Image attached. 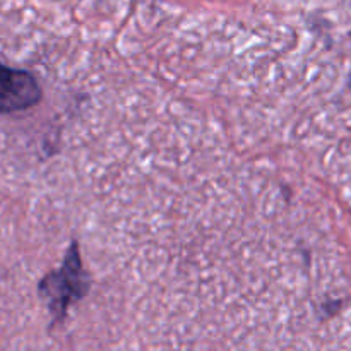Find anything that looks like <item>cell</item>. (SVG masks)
I'll list each match as a JSON object with an SVG mask.
<instances>
[{"label":"cell","mask_w":351,"mask_h":351,"mask_svg":"<svg viewBox=\"0 0 351 351\" xmlns=\"http://www.w3.org/2000/svg\"><path fill=\"white\" fill-rule=\"evenodd\" d=\"M86 278L82 273L77 245L72 243L64 264L57 273H51L40 283L41 297L47 300L48 308L55 319H62L72 302L84 295Z\"/></svg>","instance_id":"cell-1"},{"label":"cell","mask_w":351,"mask_h":351,"mask_svg":"<svg viewBox=\"0 0 351 351\" xmlns=\"http://www.w3.org/2000/svg\"><path fill=\"white\" fill-rule=\"evenodd\" d=\"M40 98L41 89L33 75L0 64V113L26 110Z\"/></svg>","instance_id":"cell-2"}]
</instances>
